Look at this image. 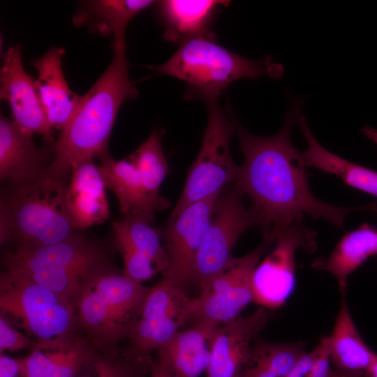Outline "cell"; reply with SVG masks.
<instances>
[{
    "instance_id": "obj_1",
    "label": "cell",
    "mask_w": 377,
    "mask_h": 377,
    "mask_svg": "<svg viewBox=\"0 0 377 377\" xmlns=\"http://www.w3.org/2000/svg\"><path fill=\"white\" fill-rule=\"evenodd\" d=\"M283 126L276 134L258 136L237 121L236 132L244 163L232 186L251 203V209L263 239L274 243L278 235L306 214L323 218L343 229L346 216L358 210H374L375 204L344 207L316 198L309 186V175L302 152L292 144L291 133L305 98L290 97Z\"/></svg>"
},
{
    "instance_id": "obj_2",
    "label": "cell",
    "mask_w": 377,
    "mask_h": 377,
    "mask_svg": "<svg viewBox=\"0 0 377 377\" xmlns=\"http://www.w3.org/2000/svg\"><path fill=\"white\" fill-rule=\"evenodd\" d=\"M112 40V59L80 102L53 145L54 158L47 171L61 179L80 163L108 151V144L121 104L138 91L128 75L125 32Z\"/></svg>"
},
{
    "instance_id": "obj_3",
    "label": "cell",
    "mask_w": 377,
    "mask_h": 377,
    "mask_svg": "<svg viewBox=\"0 0 377 377\" xmlns=\"http://www.w3.org/2000/svg\"><path fill=\"white\" fill-rule=\"evenodd\" d=\"M145 67L184 81L186 98H198L207 103L218 101L222 91L238 79L279 78L283 73V66L270 57L260 60L242 57L215 43L211 36L186 38L165 63Z\"/></svg>"
},
{
    "instance_id": "obj_4",
    "label": "cell",
    "mask_w": 377,
    "mask_h": 377,
    "mask_svg": "<svg viewBox=\"0 0 377 377\" xmlns=\"http://www.w3.org/2000/svg\"><path fill=\"white\" fill-rule=\"evenodd\" d=\"M110 262L101 245L76 233L48 246L17 247L3 256L5 269L25 274L74 306L87 284L114 270Z\"/></svg>"
},
{
    "instance_id": "obj_5",
    "label": "cell",
    "mask_w": 377,
    "mask_h": 377,
    "mask_svg": "<svg viewBox=\"0 0 377 377\" xmlns=\"http://www.w3.org/2000/svg\"><path fill=\"white\" fill-rule=\"evenodd\" d=\"M62 180L47 174L22 185L1 205V243L14 238L17 247L54 244L74 234Z\"/></svg>"
},
{
    "instance_id": "obj_6",
    "label": "cell",
    "mask_w": 377,
    "mask_h": 377,
    "mask_svg": "<svg viewBox=\"0 0 377 377\" xmlns=\"http://www.w3.org/2000/svg\"><path fill=\"white\" fill-rule=\"evenodd\" d=\"M151 288L114 270L96 276L78 295L80 323L98 349L117 350L138 321Z\"/></svg>"
},
{
    "instance_id": "obj_7",
    "label": "cell",
    "mask_w": 377,
    "mask_h": 377,
    "mask_svg": "<svg viewBox=\"0 0 377 377\" xmlns=\"http://www.w3.org/2000/svg\"><path fill=\"white\" fill-rule=\"evenodd\" d=\"M0 310L36 341L71 337L82 327L68 300L15 270L1 274Z\"/></svg>"
},
{
    "instance_id": "obj_8",
    "label": "cell",
    "mask_w": 377,
    "mask_h": 377,
    "mask_svg": "<svg viewBox=\"0 0 377 377\" xmlns=\"http://www.w3.org/2000/svg\"><path fill=\"white\" fill-rule=\"evenodd\" d=\"M207 105L208 121L202 145L169 219L192 203L221 193L236 180L239 165L232 158L230 141L236 131L237 121L228 119L218 101Z\"/></svg>"
},
{
    "instance_id": "obj_9",
    "label": "cell",
    "mask_w": 377,
    "mask_h": 377,
    "mask_svg": "<svg viewBox=\"0 0 377 377\" xmlns=\"http://www.w3.org/2000/svg\"><path fill=\"white\" fill-rule=\"evenodd\" d=\"M223 191L197 253L193 283H196L200 290L233 258L232 250L239 237L257 226L255 214L244 202V195L233 186Z\"/></svg>"
},
{
    "instance_id": "obj_10",
    "label": "cell",
    "mask_w": 377,
    "mask_h": 377,
    "mask_svg": "<svg viewBox=\"0 0 377 377\" xmlns=\"http://www.w3.org/2000/svg\"><path fill=\"white\" fill-rule=\"evenodd\" d=\"M274 242L263 239L253 251L232 258L226 267L192 299L191 320H208L218 325L240 316L251 302L253 272L265 251Z\"/></svg>"
},
{
    "instance_id": "obj_11",
    "label": "cell",
    "mask_w": 377,
    "mask_h": 377,
    "mask_svg": "<svg viewBox=\"0 0 377 377\" xmlns=\"http://www.w3.org/2000/svg\"><path fill=\"white\" fill-rule=\"evenodd\" d=\"M274 244L273 250L256 266L252 277L253 302L267 309L281 306L292 293L295 253L301 249L313 252L316 249V232L300 221L281 232Z\"/></svg>"
},
{
    "instance_id": "obj_12",
    "label": "cell",
    "mask_w": 377,
    "mask_h": 377,
    "mask_svg": "<svg viewBox=\"0 0 377 377\" xmlns=\"http://www.w3.org/2000/svg\"><path fill=\"white\" fill-rule=\"evenodd\" d=\"M220 194L191 204L161 230L168 260L163 278L184 291L193 283L197 253Z\"/></svg>"
},
{
    "instance_id": "obj_13",
    "label": "cell",
    "mask_w": 377,
    "mask_h": 377,
    "mask_svg": "<svg viewBox=\"0 0 377 377\" xmlns=\"http://www.w3.org/2000/svg\"><path fill=\"white\" fill-rule=\"evenodd\" d=\"M154 212L135 210L112 223L116 249L121 256L123 274L142 283L168 267V254Z\"/></svg>"
},
{
    "instance_id": "obj_14",
    "label": "cell",
    "mask_w": 377,
    "mask_h": 377,
    "mask_svg": "<svg viewBox=\"0 0 377 377\" xmlns=\"http://www.w3.org/2000/svg\"><path fill=\"white\" fill-rule=\"evenodd\" d=\"M0 97L9 104L13 121L23 132L38 133L52 140V129L42 105L35 80L22 66L19 43L3 55L0 71Z\"/></svg>"
},
{
    "instance_id": "obj_15",
    "label": "cell",
    "mask_w": 377,
    "mask_h": 377,
    "mask_svg": "<svg viewBox=\"0 0 377 377\" xmlns=\"http://www.w3.org/2000/svg\"><path fill=\"white\" fill-rule=\"evenodd\" d=\"M268 320L267 309L260 306L249 316H239L219 325L213 340L207 377H238L249 363L254 341Z\"/></svg>"
},
{
    "instance_id": "obj_16",
    "label": "cell",
    "mask_w": 377,
    "mask_h": 377,
    "mask_svg": "<svg viewBox=\"0 0 377 377\" xmlns=\"http://www.w3.org/2000/svg\"><path fill=\"white\" fill-rule=\"evenodd\" d=\"M96 348L78 334L38 341L22 359L24 377H76Z\"/></svg>"
},
{
    "instance_id": "obj_17",
    "label": "cell",
    "mask_w": 377,
    "mask_h": 377,
    "mask_svg": "<svg viewBox=\"0 0 377 377\" xmlns=\"http://www.w3.org/2000/svg\"><path fill=\"white\" fill-rule=\"evenodd\" d=\"M32 135L23 132L13 121L0 117V177L24 185L43 177L53 148L35 145Z\"/></svg>"
},
{
    "instance_id": "obj_18",
    "label": "cell",
    "mask_w": 377,
    "mask_h": 377,
    "mask_svg": "<svg viewBox=\"0 0 377 377\" xmlns=\"http://www.w3.org/2000/svg\"><path fill=\"white\" fill-rule=\"evenodd\" d=\"M105 185L93 160L77 165L66 187L67 209L75 230L104 222L110 216Z\"/></svg>"
},
{
    "instance_id": "obj_19",
    "label": "cell",
    "mask_w": 377,
    "mask_h": 377,
    "mask_svg": "<svg viewBox=\"0 0 377 377\" xmlns=\"http://www.w3.org/2000/svg\"><path fill=\"white\" fill-rule=\"evenodd\" d=\"M64 50L52 47L40 58L31 62L38 72L35 80L42 105L52 128L67 124L77 109L82 96L68 87L61 68Z\"/></svg>"
},
{
    "instance_id": "obj_20",
    "label": "cell",
    "mask_w": 377,
    "mask_h": 377,
    "mask_svg": "<svg viewBox=\"0 0 377 377\" xmlns=\"http://www.w3.org/2000/svg\"><path fill=\"white\" fill-rule=\"evenodd\" d=\"M219 325L200 320L179 331L158 353V362L182 377H198L210 360L215 332Z\"/></svg>"
},
{
    "instance_id": "obj_21",
    "label": "cell",
    "mask_w": 377,
    "mask_h": 377,
    "mask_svg": "<svg viewBox=\"0 0 377 377\" xmlns=\"http://www.w3.org/2000/svg\"><path fill=\"white\" fill-rule=\"evenodd\" d=\"M341 299L333 331L328 336L331 377H364L376 353L365 343L350 315L346 292Z\"/></svg>"
},
{
    "instance_id": "obj_22",
    "label": "cell",
    "mask_w": 377,
    "mask_h": 377,
    "mask_svg": "<svg viewBox=\"0 0 377 377\" xmlns=\"http://www.w3.org/2000/svg\"><path fill=\"white\" fill-rule=\"evenodd\" d=\"M99 158L101 164L98 168L105 187L116 195L124 216L135 210L155 212L169 207L170 202L167 199L154 195L147 189L128 157L116 161L107 151Z\"/></svg>"
},
{
    "instance_id": "obj_23",
    "label": "cell",
    "mask_w": 377,
    "mask_h": 377,
    "mask_svg": "<svg viewBox=\"0 0 377 377\" xmlns=\"http://www.w3.org/2000/svg\"><path fill=\"white\" fill-rule=\"evenodd\" d=\"M297 124L307 143L306 149L302 151L306 167L334 175L347 185L377 197V171L348 161L324 148L313 136L302 114Z\"/></svg>"
},
{
    "instance_id": "obj_24",
    "label": "cell",
    "mask_w": 377,
    "mask_h": 377,
    "mask_svg": "<svg viewBox=\"0 0 377 377\" xmlns=\"http://www.w3.org/2000/svg\"><path fill=\"white\" fill-rule=\"evenodd\" d=\"M376 232L370 224H361L343 235L327 258H318L312 266L332 274L338 281L340 292H346L348 276L369 257L377 254Z\"/></svg>"
},
{
    "instance_id": "obj_25",
    "label": "cell",
    "mask_w": 377,
    "mask_h": 377,
    "mask_svg": "<svg viewBox=\"0 0 377 377\" xmlns=\"http://www.w3.org/2000/svg\"><path fill=\"white\" fill-rule=\"evenodd\" d=\"M151 0L84 1L73 16V22L103 36L126 32L129 21L154 3Z\"/></svg>"
},
{
    "instance_id": "obj_26",
    "label": "cell",
    "mask_w": 377,
    "mask_h": 377,
    "mask_svg": "<svg viewBox=\"0 0 377 377\" xmlns=\"http://www.w3.org/2000/svg\"><path fill=\"white\" fill-rule=\"evenodd\" d=\"M227 5L226 1L215 0H166L161 2V12L170 30L165 36L170 39L179 35L190 38L211 36L206 33L205 23L219 5Z\"/></svg>"
},
{
    "instance_id": "obj_27",
    "label": "cell",
    "mask_w": 377,
    "mask_h": 377,
    "mask_svg": "<svg viewBox=\"0 0 377 377\" xmlns=\"http://www.w3.org/2000/svg\"><path fill=\"white\" fill-rule=\"evenodd\" d=\"M154 363L134 361L117 350L96 348L76 377H145Z\"/></svg>"
},
{
    "instance_id": "obj_28",
    "label": "cell",
    "mask_w": 377,
    "mask_h": 377,
    "mask_svg": "<svg viewBox=\"0 0 377 377\" xmlns=\"http://www.w3.org/2000/svg\"><path fill=\"white\" fill-rule=\"evenodd\" d=\"M128 158L140 172L147 189L153 195H161L159 188L169 168L161 136L156 131H154Z\"/></svg>"
},
{
    "instance_id": "obj_29",
    "label": "cell",
    "mask_w": 377,
    "mask_h": 377,
    "mask_svg": "<svg viewBox=\"0 0 377 377\" xmlns=\"http://www.w3.org/2000/svg\"><path fill=\"white\" fill-rule=\"evenodd\" d=\"M36 343L29 336L22 334L15 329L9 322L0 317V352L4 350L15 352L28 348H33Z\"/></svg>"
},
{
    "instance_id": "obj_30",
    "label": "cell",
    "mask_w": 377,
    "mask_h": 377,
    "mask_svg": "<svg viewBox=\"0 0 377 377\" xmlns=\"http://www.w3.org/2000/svg\"><path fill=\"white\" fill-rule=\"evenodd\" d=\"M319 355L316 363L307 377H331V363L329 354L328 337L323 336L318 343Z\"/></svg>"
},
{
    "instance_id": "obj_31",
    "label": "cell",
    "mask_w": 377,
    "mask_h": 377,
    "mask_svg": "<svg viewBox=\"0 0 377 377\" xmlns=\"http://www.w3.org/2000/svg\"><path fill=\"white\" fill-rule=\"evenodd\" d=\"M238 377H280L266 362L251 355L249 363L241 371Z\"/></svg>"
},
{
    "instance_id": "obj_32",
    "label": "cell",
    "mask_w": 377,
    "mask_h": 377,
    "mask_svg": "<svg viewBox=\"0 0 377 377\" xmlns=\"http://www.w3.org/2000/svg\"><path fill=\"white\" fill-rule=\"evenodd\" d=\"M319 355L317 346L310 353H306L295 364L286 377H307L313 370Z\"/></svg>"
},
{
    "instance_id": "obj_33",
    "label": "cell",
    "mask_w": 377,
    "mask_h": 377,
    "mask_svg": "<svg viewBox=\"0 0 377 377\" xmlns=\"http://www.w3.org/2000/svg\"><path fill=\"white\" fill-rule=\"evenodd\" d=\"M0 377H24L22 359L0 355Z\"/></svg>"
},
{
    "instance_id": "obj_34",
    "label": "cell",
    "mask_w": 377,
    "mask_h": 377,
    "mask_svg": "<svg viewBox=\"0 0 377 377\" xmlns=\"http://www.w3.org/2000/svg\"><path fill=\"white\" fill-rule=\"evenodd\" d=\"M149 377H182L170 369H168L164 365L156 362L154 363L152 369L150 372Z\"/></svg>"
},
{
    "instance_id": "obj_35",
    "label": "cell",
    "mask_w": 377,
    "mask_h": 377,
    "mask_svg": "<svg viewBox=\"0 0 377 377\" xmlns=\"http://www.w3.org/2000/svg\"><path fill=\"white\" fill-rule=\"evenodd\" d=\"M361 131L368 139L377 145V128L366 126L363 127Z\"/></svg>"
},
{
    "instance_id": "obj_36",
    "label": "cell",
    "mask_w": 377,
    "mask_h": 377,
    "mask_svg": "<svg viewBox=\"0 0 377 377\" xmlns=\"http://www.w3.org/2000/svg\"><path fill=\"white\" fill-rule=\"evenodd\" d=\"M364 377H377V354Z\"/></svg>"
},
{
    "instance_id": "obj_37",
    "label": "cell",
    "mask_w": 377,
    "mask_h": 377,
    "mask_svg": "<svg viewBox=\"0 0 377 377\" xmlns=\"http://www.w3.org/2000/svg\"><path fill=\"white\" fill-rule=\"evenodd\" d=\"M376 212H377V209H376ZM376 243H377V232H376Z\"/></svg>"
}]
</instances>
